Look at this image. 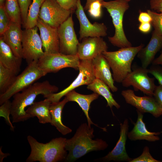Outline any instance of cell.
<instances>
[{"label": "cell", "mask_w": 162, "mask_h": 162, "mask_svg": "<svg viewBox=\"0 0 162 162\" xmlns=\"http://www.w3.org/2000/svg\"><path fill=\"white\" fill-rule=\"evenodd\" d=\"M102 4L99 1H95L92 3L88 9L90 15L95 18H100L101 15Z\"/></svg>", "instance_id": "obj_34"}, {"label": "cell", "mask_w": 162, "mask_h": 162, "mask_svg": "<svg viewBox=\"0 0 162 162\" xmlns=\"http://www.w3.org/2000/svg\"><path fill=\"white\" fill-rule=\"evenodd\" d=\"M144 46L141 44L136 46L122 48L117 51L102 53L112 70L114 81L122 83L131 72L133 61Z\"/></svg>", "instance_id": "obj_4"}, {"label": "cell", "mask_w": 162, "mask_h": 162, "mask_svg": "<svg viewBox=\"0 0 162 162\" xmlns=\"http://www.w3.org/2000/svg\"><path fill=\"white\" fill-rule=\"evenodd\" d=\"M38 61H34L29 64L21 73L17 75L14 81L4 93L0 94V105L9 100L19 92L47 74L39 67Z\"/></svg>", "instance_id": "obj_6"}, {"label": "cell", "mask_w": 162, "mask_h": 162, "mask_svg": "<svg viewBox=\"0 0 162 162\" xmlns=\"http://www.w3.org/2000/svg\"><path fill=\"white\" fill-rule=\"evenodd\" d=\"M22 59L16 56L10 47L0 38V63L17 75L20 70Z\"/></svg>", "instance_id": "obj_22"}, {"label": "cell", "mask_w": 162, "mask_h": 162, "mask_svg": "<svg viewBox=\"0 0 162 162\" xmlns=\"http://www.w3.org/2000/svg\"><path fill=\"white\" fill-rule=\"evenodd\" d=\"M63 8L74 13L77 8V0H56Z\"/></svg>", "instance_id": "obj_35"}, {"label": "cell", "mask_w": 162, "mask_h": 162, "mask_svg": "<svg viewBox=\"0 0 162 162\" xmlns=\"http://www.w3.org/2000/svg\"><path fill=\"white\" fill-rule=\"evenodd\" d=\"M87 88L102 96L107 101V106H109L111 109L113 106L117 109L120 108V105L114 99L109 86L100 80L95 79L92 83L87 85Z\"/></svg>", "instance_id": "obj_26"}, {"label": "cell", "mask_w": 162, "mask_h": 162, "mask_svg": "<svg viewBox=\"0 0 162 162\" xmlns=\"http://www.w3.org/2000/svg\"><path fill=\"white\" fill-rule=\"evenodd\" d=\"M92 61L96 78L104 82L112 92H117L118 89L114 85L110 67L102 54L98 56Z\"/></svg>", "instance_id": "obj_19"}, {"label": "cell", "mask_w": 162, "mask_h": 162, "mask_svg": "<svg viewBox=\"0 0 162 162\" xmlns=\"http://www.w3.org/2000/svg\"><path fill=\"white\" fill-rule=\"evenodd\" d=\"M154 158L151 154L149 148L147 146H145L142 154L139 157L133 159L130 162H160Z\"/></svg>", "instance_id": "obj_32"}, {"label": "cell", "mask_w": 162, "mask_h": 162, "mask_svg": "<svg viewBox=\"0 0 162 162\" xmlns=\"http://www.w3.org/2000/svg\"><path fill=\"white\" fill-rule=\"evenodd\" d=\"M121 94L127 103L135 107L142 113H150L156 118L162 115L160 107L153 96H138L130 89L123 90Z\"/></svg>", "instance_id": "obj_13"}, {"label": "cell", "mask_w": 162, "mask_h": 162, "mask_svg": "<svg viewBox=\"0 0 162 162\" xmlns=\"http://www.w3.org/2000/svg\"><path fill=\"white\" fill-rule=\"evenodd\" d=\"M9 155V153H4L2 151V148L0 149V161H3V159Z\"/></svg>", "instance_id": "obj_45"}, {"label": "cell", "mask_w": 162, "mask_h": 162, "mask_svg": "<svg viewBox=\"0 0 162 162\" xmlns=\"http://www.w3.org/2000/svg\"><path fill=\"white\" fill-rule=\"evenodd\" d=\"M17 75L0 63V94L5 92L14 81Z\"/></svg>", "instance_id": "obj_29"}, {"label": "cell", "mask_w": 162, "mask_h": 162, "mask_svg": "<svg viewBox=\"0 0 162 162\" xmlns=\"http://www.w3.org/2000/svg\"><path fill=\"white\" fill-rule=\"evenodd\" d=\"M38 29L36 26L22 31V58L26 60L28 64L38 60L45 53L41 38L38 33Z\"/></svg>", "instance_id": "obj_8"}, {"label": "cell", "mask_w": 162, "mask_h": 162, "mask_svg": "<svg viewBox=\"0 0 162 162\" xmlns=\"http://www.w3.org/2000/svg\"><path fill=\"white\" fill-rule=\"evenodd\" d=\"M0 107V116L3 117L6 123L9 126L10 130L14 131V127L11 123L9 117L11 114V102L9 100L4 102Z\"/></svg>", "instance_id": "obj_31"}, {"label": "cell", "mask_w": 162, "mask_h": 162, "mask_svg": "<svg viewBox=\"0 0 162 162\" xmlns=\"http://www.w3.org/2000/svg\"><path fill=\"white\" fill-rule=\"evenodd\" d=\"M36 26L40 32L44 53L52 54L60 52L58 28L51 26L39 17Z\"/></svg>", "instance_id": "obj_16"}, {"label": "cell", "mask_w": 162, "mask_h": 162, "mask_svg": "<svg viewBox=\"0 0 162 162\" xmlns=\"http://www.w3.org/2000/svg\"><path fill=\"white\" fill-rule=\"evenodd\" d=\"M129 128L128 121L125 119L120 124V137L113 149L101 158L104 161H125L130 162L132 159L129 157L126 150L125 145Z\"/></svg>", "instance_id": "obj_17"}, {"label": "cell", "mask_w": 162, "mask_h": 162, "mask_svg": "<svg viewBox=\"0 0 162 162\" xmlns=\"http://www.w3.org/2000/svg\"><path fill=\"white\" fill-rule=\"evenodd\" d=\"M10 22L0 21V34L1 36L7 29Z\"/></svg>", "instance_id": "obj_42"}, {"label": "cell", "mask_w": 162, "mask_h": 162, "mask_svg": "<svg viewBox=\"0 0 162 162\" xmlns=\"http://www.w3.org/2000/svg\"><path fill=\"white\" fill-rule=\"evenodd\" d=\"M45 0H32L28 10L27 19L24 27L25 29L36 26L41 8Z\"/></svg>", "instance_id": "obj_27"}, {"label": "cell", "mask_w": 162, "mask_h": 162, "mask_svg": "<svg viewBox=\"0 0 162 162\" xmlns=\"http://www.w3.org/2000/svg\"><path fill=\"white\" fill-rule=\"evenodd\" d=\"M78 70L79 73L78 76L68 86L58 93L49 95L46 98L51 103L58 102L70 92L82 85H88L96 79L92 60H80Z\"/></svg>", "instance_id": "obj_10"}, {"label": "cell", "mask_w": 162, "mask_h": 162, "mask_svg": "<svg viewBox=\"0 0 162 162\" xmlns=\"http://www.w3.org/2000/svg\"><path fill=\"white\" fill-rule=\"evenodd\" d=\"M22 35L21 26L10 21L7 29L0 38L10 47L16 56L22 58Z\"/></svg>", "instance_id": "obj_18"}, {"label": "cell", "mask_w": 162, "mask_h": 162, "mask_svg": "<svg viewBox=\"0 0 162 162\" xmlns=\"http://www.w3.org/2000/svg\"><path fill=\"white\" fill-rule=\"evenodd\" d=\"M51 103L46 98L43 100L34 102L26 110V112L30 118L37 117L40 123H50L51 117L50 108Z\"/></svg>", "instance_id": "obj_24"}, {"label": "cell", "mask_w": 162, "mask_h": 162, "mask_svg": "<svg viewBox=\"0 0 162 162\" xmlns=\"http://www.w3.org/2000/svg\"><path fill=\"white\" fill-rule=\"evenodd\" d=\"M153 97L159 104L162 113V86H156L154 90Z\"/></svg>", "instance_id": "obj_37"}, {"label": "cell", "mask_w": 162, "mask_h": 162, "mask_svg": "<svg viewBox=\"0 0 162 162\" xmlns=\"http://www.w3.org/2000/svg\"><path fill=\"white\" fill-rule=\"evenodd\" d=\"M108 46L101 37H88L79 43L77 55L80 60H92L107 51Z\"/></svg>", "instance_id": "obj_15"}, {"label": "cell", "mask_w": 162, "mask_h": 162, "mask_svg": "<svg viewBox=\"0 0 162 162\" xmlns=\"http://www.w3.org/2000/svg\"><path fill=\"white\" fill-rule=\"evenodd\" d=\"M99 95V94L94 92L88 95L82 94L76 92L74 90L68 93L65 96L68 101L76 102L78 104L86 116L88 124L89 127H91L92 124H94L98 127L103 129L93 123L88 114V111L91 103L98 99Z\"/></svg>", "instance_id": "obj_23"}, {"label": "cell", "mask_w": 162, "mask_h": 162, "mask_svg": "<svg viewBox=\"0 0 162 162\" xmlns=\"http://www.w3.org/2000/svg\"><path fill=\"white\" fill-rule=\"evenodd\" d=\"M5 0H0V6L4 5Z\"/></svg>", "instance_id": "obj_46"}, {"label": "cell", "mask_w": 162, "mask_h": 162, "mask_svg": "<svg viewBox=\"0 0 162 162\" xmlns=\"http://www.w3.org/2000/svg\"><path fill=\"white\" fill-rule=\"evenodd\" d=\"M138 20L140 23L149 22L152 21L150 15L147 12L140 11Z\"/></svg>", "instance_id": "obj_39"}, {"label": "cell", "mask_w": 162, "mask_h": 162, "mask_svg": "<svg viewBox=\"0 0 162 162\" xmlns=\"http://www.w3.org/2000/svg\"><path fill=\"white\" fill-rule=\"evenodd\" d=\"M75 14L80 25V40L86 38L103 37L107 35V28L104 23L95 22L92 24L90 22L85 14L81 0H77Z\"/></svg>", "instance_id": "obj_14"}, {"label": "cell", "mask_w": 162, "mask_h": 162, "mask_svg": "<svg viewBox=\"0 0 162 162\" xmlns=\"http://www.w3.org/2000/svg\"><path fill=\"white\" fill-rule=\"evenodd\" d=\"M152 26L151 23H141L138 27V29L142 32L147 33L150 31Z\"/></svg>", "instance_id": "obj_40"}, {"label": "cell", "mask_w": 162, "mask_h": 162, "mask_svg": "<svg viewBox=\"0 0 162 162\" xmlns=\"http://www.w3.org/2000/svg\"><path fill=\"white\" fill-rule=\"evenodd\" d=\"M147 12L152 17L151 23L154 30L157 34L162 36V12L157 13L149 9Z\"/></svg>", "instance_id": "obj_30"}, {"label": "cell", "mask_w": 162, "mask_h": 162, "mask_svg": "<svg viewBox=\"0 0 162 162\" xmlns=\"http://www.w3.org/2000/svg\"><path fill=\"white\" fill-rule=\"evenodd\" d=\"M80 62V59L77 54L67 55L60 52L44 53L38 61L40 68L47 74L56 72L66 68L78 70Z\"/></svg>", "instance_id": "obj_7"}, {"label": "cell", "mask_w": 162, "mask_h": 162, "mask_svg": "<svg viewBox=\"0 0 162 162\" xmlns=\"http://www.w3.org/2000/svg\"><path fill=\"white\" fill-rule=\"evenodd\" d=\"M162 48V36L154 30L150 40L145 47L142 48L137 54L140 60L142 67L147 68L154 59L157 53Z\"/></svg>", "instance_id": "obj_20"}, {"label": "cell", "mask_w": 162, "mask_h": 162, "mask_svg": "<svg viewBox=\"0 0 162 162\" xmlns=\"http://www.w3.org/2000/svg\"><path fill=\"white\" fill-rule=\"evenodd\" d=\"M93 128L86 123L82 124L71 138L66 140L65 148L68 152L65 161L73 162L91 152L103 150L108 146L106 142L94 137Z\"/></svg>", "instance_id": "obj_1"}, {"label": "cell", "mask_w": 162, "mask_h": 162, "mask_svg": "<svg viewBox=\"0 0 162 162\" xmlns=\"http://www.w3.org/2000/svg\"><path fill=\"white\" fill-rule=\"evenodd\" d=\"M151 10L157 13L162 12V0H150Z\"/></svg>", "instance_id": "obj_38"}, {"label": "cell", "mask_w": 162, "mask_h": 162, "mask_svg": "<svg viewBox=\"0 0 162 162\" xmlns=\"http://www.w3.org/2000/svg\"><path fill=\"white\" fill-rule=\"evenodd\" d=\"M0 21L8 22L10 21L5 11L4 5L0 6Z\"/></svg>", "instance_id": "obj_41"}, {"label": "cell", "mask_w": 162, "mask_h": 162, "mask_svg": "<svg viewBox=\"0 0 162 162\" xmlns=\"http://www.w3.org/2000/svg\"><path fill=\"white\" fill-rule=\"evenodd\" d=\"M73 13L63 8L56 0H45L39 17L51 26L58 28Z\"/></svg>", "instance_id": "obj_12"}, {"label": "cell", "mask_w": 162, "mask_h": 162, "mask_svg": "<svg viewBox=\"0 0 162 162\" xmlns=\"http://www.w3.org/2000/svg\"><path fill=\"white\" fill-rule=\"evenodd\" d=\"M152 64L162 65V49L160 55L153 61Z\"/></svg>", "instance_id": "obj_43"}, {"label": "cell", "mask_w": 162, "mask_h": 162, "mask_svg": "<svg viewBox=\"0 0 162 162\" xmlns=\"http://www.w3.org/2000/svg\"><path fill=\"white\" fill-rule=\"evenodd\" d=\"M60 52L65 55H76L79 43L76 34L71 14L58 28Z\"/></svg>", "instance_id": "obj_11"}, {"label": "cell", "mask_w": 162, "mask_h": 162, "mask_svg": "<svg viewBox=\"0 0 162 162\" xmlns=\"http://www.w3.org/2000/svg\"><path fill=\"white\" fill-rule=\"evenodd\" d=\"M101 3L102 7L107 10L111 17L115 28L114 35L108 37L110 42L120 48L132 46L125 35L123 23L124 15L129 7L128 2L123 0H103Z\"/></svg>", "instance_id": "obj_5"}, {"label": "cell", "mask_w": 162, "mask_h": 162, "mask_svg": "<svg viewBox=\"0 0 162 162\" xmlns=\"http://www.w3.org/2000/svg\"><path fill=\"white\" fill-rule=\"evenodd\" d=\"M131 72L122 81L124 87L132 86L135 91H140L147 95L153 96L156 86L155 78L149 77L148 69L142 67H132Z\"/></svg>", "instance_id": "obj_9"}, {"label": "cell", "mask_w": 162, "mask_h": 162, "mask_svg": "<svg viewBox=\"0 0 162 162\" xmlns=\"http://www.w3.org/2000/svg\"><path fill=\"white\" fill-rule=\"evenodd\" d=\"M4 7L10 21L21 26V15L18 0H5Z\"/></svg>", "instance_id": "obj_28"}, {"label": "cell", "mask_w": 162, "mask_h": 162, "mask_svg": "<svg viewBox=\"0 0 162 162\" xmlns=\"http://www.w3.org/2000/svg\"><path fill=\"white\" fill-rule=\"evenodd\" d=\"M31 148L27 162H57L65 160L68 154L65 148L67 139L59 137L46 143L39 142L31 136L27 137Z\"/></svg>", "instance_id": "obj_3"}, {"label": "cell", "mask_w": 162, "mask_h": 162, "mask_svg": "<svg viewBox=\"0 0 162 162\" xmlns=\"http://www.w3.org/2000/svg\"><path fill=\"white\" fill-rule=\"evenodd\" d=\"M136 111L138 115L137 121L132 130L128 133V139L132 141L145 140L149 142H154L159 140V135L161 132H152L148 130L143 121V113L137 110Z\"/></svg>", "instance_id": "obj_21"}, {"label": "cell", "mask_w": 162, "mask_h": 162, "mask_svg": "<svg viewBox=\"0 0 162 162\" xmlns=\"http://www.w3.org/2000/svg\"><path fill=\"white\" fill-rule=\"evenodd\" d=\"M56 86L52 85L47 80L34 82L13 96L11 102V114L12 122L26 120L30 118L26 113L25 108L34 103L37 97L42 94L45 98L56 92Z\"/></svg>", "instance_id": "obj_2"}, {"label": "cell", "mask_w": 162, "mask_h": 162, "mask_svg": "<svg viewBox=\"0 0 162 162\" xmlns=\"http://www.w3.org/2000/svg\"><path fill=\"white\" fill-rule=\"evenodd\" d=\"M124 0V1H126L128 2H129L131 0Z\"/></svg>", "instance_id": "obj_47"}, {"label": "cell", "mask_w": 162, "mask_h": 162, "mask_svg": "<svg viewBox=\"0 0 162 162\" xmlns=\"http://www.w3.org/2000/svg\"><path fill=\"white\" fill-rule=\"evenodd\" d=\"M148 73L152 75L162 86V67L159 65L152 64L148 69Z\"/></svg>", "instance_id": "obj_36"}, {"label": "cell", "mask_w": 162, "mask_h": 162, "mask_svg": "<svg viewBox=\"0 0 162 162\" xmlns=\"http://www.w3.org/2000/svg\"><path fill=\"white\" fill-rule=\"evenodd\" d=\"M97 1L101 2L103 0H86L85 5L84 8V10H88L91 4L93 2Z\"/></svg>", "instance_id": "obj_44"}, {"label": "cell", "mask_w": 162, "mask_h": 162, "mask_svg": "<svg viewBox=\"0 0 162 162\" xmlns=\"http://www.w3.org/2000/svg\"><path fill=\"white\" fill-rule=\"evenodd\" d=\"M68 101L65 97L61 101L51 103L50 106L51 120L50 123L55 126L62 135H65L71 132L72 130L64 124L62 122V115L63 109Z\"/></svg>", "instance_id": "obj_25"}, {"label": "cell", "mask_w": 162, "mask_h": 162, "mask_svg": "<svg viewBox=\"0 0 162 162\" xmlns=\"http://www.w3.org/2000/svg\"><path fill=\"white\" fill-rule=\"evenodd\" d=\"M21 11L22 24L25 26L27 19L29 8L32 0H18Z\"/></svg>", "instance_id": "obj_33"}]
</instances>
